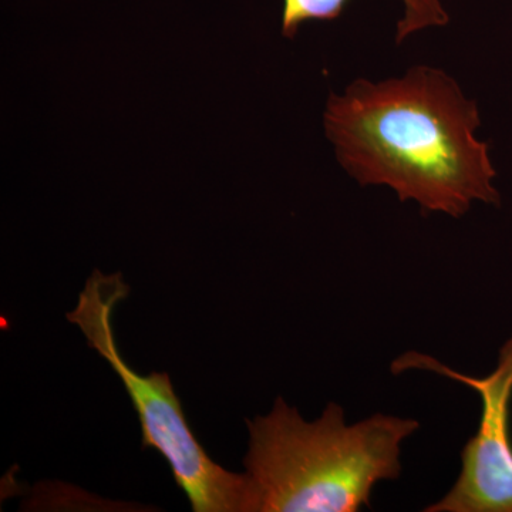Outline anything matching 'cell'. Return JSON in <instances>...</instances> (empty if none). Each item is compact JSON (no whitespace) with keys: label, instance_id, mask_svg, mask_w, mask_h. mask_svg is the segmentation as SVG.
<instances>
[{"label":"cell","instance_id":"6da1fadb","mask_svg":"<svg viewBox=\"0 0 512 512\" xmlns=\"http://www.w3.org/2000/svg\"><path fill=\"white\" fill-rule=\"evenodd\" d=\"M323 127L360 187H387L453 218L476 202L500 204L490 146L477 137L480 110L444 70L421 64L380 82L353 80L330 94Z\"/></svg>","mask_w":512,"mask_h":512},{"label":"cell","instance_id":"277c9868","mask_svg":"<svg viewBox=\"0 0 512 512\" xmlns=\"http://www.w3.org/2000/svg\"><path fill=\"white\" fill-rule=\"evenodd\" d=\"M406 370H427L466 384L478 393L483 409L477 433L461 451L456 483L424 511L512 512V336L501 348L494 372L485 377L463 375L414 350L393 360V373Z\"/></svg>","mask_w":512,"mask_h":512},{"label":"cell","instance_id":"3957f363","mask_svg":"<svg viewBox=\"0 0 512 512\" xmlns=\"http://www.w3.org/2000/svg\"><path fill=\"white\" fill-rule=\"evenodd\" d=\"M130 288L121 274L94 271L66 319L82 330L87 345L120 377L141 426V447L154 448L170 464L175 483L195 512H255V495L247 473H231L215 463L185 419L183 406L167 373L138 375L117 348L114 308Z\"/></svg>","mask_w":512,"mask_h":512},{"label":"cell","instance_id":"5b68a950","mask_svg":"<svg viewBox=\"0 0 512 512\" xmlns=\"http://www.w3.org/2000/svg\"><path fill=\"white\" fill-rule=\"evenodd\" d=\"M348 3L350 0H284L282 35L293 39L305 23L339 19ZM400 3L403 13L394 35L397 45H402L416 33L444 28L450 22L443 0H400Z\"/></svg>","mask_w":512,"mask_h":512},{"label":"cell","instance_id":"7a4b0ae2","mask_svg":"<svg viewBox=\"0 0 512 512\" xmlns=\"http://www.w3.org/2000/svg\"><path fill=\"white\" fill-rule=\"evenodd\" d=\"M244 458L256 512H356L370 507L377 484L402 474V446L420 423L373 414L346 423L338 403L306 421L278 397L266 416L247 420Z\"/></svg>","mask_w":512,"mask_h":512}]
</instances>
